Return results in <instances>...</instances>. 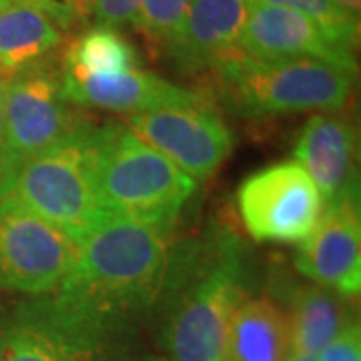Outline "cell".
Here are the masks:
<instances>
[{
  "mask_svg": "<svg viewBox=\"0 0 361 361\" xmlns=\"http://www.w3.org/2000/svg\"><path fill=\"white\" fill-rule=\"evenodd\" d=\"M171 227L109 215L78 241L75 265L54 293L127 331L135 315L161 299L171 259Z\"/></svg>",
  "mask_w": 361,
  "mask_h": 361,
  "instance_id": "cell-1",
  "label": "cell"
},
{
  "mask_svg": "<svg viewBox=\"0 0 361 361\" xmlns=\"http://www.w3.org/2000/svg\"><path fill=\"white\" fill-rule=\"evenodd\" d=\"M163 295V345L169 360L225 361L233 313L247 295V263L239 237L225 227H213L171 255Z\"/></svg>",
  "mask_w": 361,
  "mask_h": 361,
  "instance_id": "cell-2",
  "label": "cell"
},
{
  "mask_svg": "<svg viewBox=\"0 0 361 361\" xmlns=\"http://www.w3.org/2000/svg\"><path fill=\"white\" fill-rule=\"evenodd\" d=\"M92 180L106 215L173 225L197 189L189 175L127 125L97 127Z\"/></svg>",
  "mask_w": 361,
  "mask_h": 361,
  "instance_id": "cell-3",
  "label": "cell"
},
{
  "mask_svg": "<svg viewBox=\"0 0 361 361\" xmlns=\"http://www.w3.org/2000/svg\"><path fill=\"white\" fill-rule=\"evenodd\" d=\"M221 97L245 116L337 111L351 97L355 71L319 59L257 61L235 52L213 66Z\"/></svg>",
  "mask_w": 361,
  "mask_h": 361,
  "instance_id": "cell-4",
  "label": "cell"
},
{
  "mask_svg": "<svg viewBox=\"0 0 361 361\" xmlns=\"http://www.w3.org/2000/svg\"><path fill=\"white\" fill-rule=\"evenodd\" d=\"M94 133L97 127L80 121L51 149L28 161L8 189L18 203L77 243L109 217L99 203L92 180Z\"/></svg>",
  "mask_w": 361,
  "mask_h": 361,
  "instance_id": "cell-5",
  "label": "cell"
},
{
  "mask_svg": "<svg viewBox=\"0 0 361 361\" xmlns=\"http://www.w3.org/2000/svg\"><path fill=\"white\" fill-rule=\"evenodd\" d=\"M123 336L56 293H47L0 315V361H116Z\"/></svg>",
  "mask_w": 361,
  "mask_h": 361,
  "instance_id": "cell-6",
  "label": "cell"
},
{
  "mask_svg": "<svg viewBox=\"0 0 361 361\" xmlns=\"http://www.w3.org/2000/svg\"><path fill=\"white\" fill-rule=\"evenodd\" d=\"M80 123L68 109L63 75L37 65L8 78L0 139V199L28 161L51 149Z\"/></svg>",
  "mask_w": 361,
  "mask_h": 361,
  "instance_id": "cell-7",
  "label": "cell"
},
{
  "mask_svg": "<svg viewBox=\"0 0 361 361\" xmlns=\"http://www.w3.org/2000/svg\"><path fill=\"white\" fill-rule=\"evenodd\" d=\"M78 243L14 197L0 199V291L54 293L71 273Z\"/></svg>",
  "mask_w": 361,
  "mask_h": 361,
  "instance_id": "cell-8",
  "label": "cell"
},
{
  "mask_svg": "<svg viewBox=\"0 0 361 361\" xmlns=\"http://www.w3.org/2000/svg\"><path fill=\"white\" fill-rule=\"evenodd\" d=\"M247 233L257 241L301 243L322 217L323 199L297 163H277L247 177L237 191Z\"/></svg>",
  "mask_w": 361,
  "mask_h": 361,
  "instance_id": "cell-9",
  "label": "cell"
},
{
  "mask_svg": "<svg viewBox=\"0 0 361 361\" xmlns=\"http://www.w3.org/2000/svg\"><path fill=\"white\" fill-rule=\"evenodd\" d=\"M127 127L195 183L209 179L235 142L223 118L209 106V99L130 115Z\"/></svg>",
  "mask_w": 361,
  "mask_h": 361,
  "instance_id": "cell-10",
  "label": "cell"
},
{
  "mask_svg": "<svg viewBox=\"0 0 361 361\" xmlns=\"http://www.w3.org/2000/svg\"><path fill=\"white\" fill-rule=\"evenodd\" d=\"M295 267L339 295L361 289V221L357 189L325 205L315 229L301 241Z\"/></svg>",
  "mask_w": 361,
  "mask_h": 361,
  "instance_id": "cell-11",
  "label": "cell"
},
{
  "mask_svg": "<svg viewBox=\"0 0 361 361\" xmlns=\"http://www.w3.org/2000/svg\"><path fill=\"white\" fill-rule=\"evenodd\" d=\"M239 51L257 61L319 59L355 71L353 51L310 16L281 6H249Z\"/></svg>",
  "mask_w": 361,
  "mask_h": 361,
  "instance_id": "cell-12",
  "label": "cell"
},
{
  "mask_svg": "<svg viewBox=\"0 0 361 361\" xmlns=\"http://www.w3.org/2000/svg\"><path fill=\"white\" fill-rule=\"evenodd\" d=\"M63 89L68 103L115 113H147L173 104L205 101V94L173 85L147 71H123L106 75H75L63 71Z\"/></svg>",
  "mask_w": 361,
  "mask_h": 361,
  "instance_id": "cell-13",
  "label": "cell"
},
{
  "mask_svg": "<svg viewBox=\"0 0 361 361\" xmlns=\"http://www.w3.org/2000/svg\"><path fill=\"white\" fill-rule=\"evenodd\" d=\"M247 13V0H191L165 52L185 73L213 71L223 59L239 52Z\"/></svg>",
  "mask_w": 361,
  "mask_h": 361,
  "instance_id": "cell-14",
  "label": "cell"
},
{
  "mask_svg": "<svg viewBox=\"0 0 361 361\" xmlns=\"http://www.w3.org/2000/svg\"><path fill=\"white\" fill-rule=\"evenodd\" d=\"M295 159L317 187L323 205L357 189L355 137L353 127L343 116H311L297 139Z\"/></svg>",
  "mask_w": 361,
  "mask_h": 361,
  "instance_id": "cell-15",
  "label": "cell"
},
{
  "mask_svg": "<svg viewBox=\"0 0 361 361\" xmlns=\"http://www.w3.org/2000/svg\"><path fill=\"white\" fill-rule=\"evenodd\" d=\"M63 28L39 0L0 6V77L40 65L63 42Z\"/></svg>",
  "mask_w": 361,
  "mask_h": 361,
  "instance_id": "cell-16",
  "label": "cell"
},
{
  "mask_svg": "<svg viewBox=\"0 0 361 361\" xmlns=\"http://www.w3.org/2000/svg\"><path fill=\"white\" fill-rule=\"evenodd\" d=\"M291 351L289 325L269 299H245L233 313L225 361H285Z\"/></svg>",
  "mask_w": 361,
  "mask_h": 361,
  "instance_id": "cell-17",
  "label": "cell"
},
{
  "mask_svg": "<svg viewBox=\"0 0 361 361\" xmlns=\"http://www.w3.org/2000/svg\"><path fill=\"white\" fill-rule=\"evenodd\" d=\"M349 323L348 307L339 293L322 285L299 287L287 319L291 349L319 355Z\"/></svg>",
  "mask_w": 361,
  "mask_h": 361,
  "instance_id": "cell-18",
  "label": "cell"
},
{
  "mask_svg": "<svg viewBox=\"0 0 361 361\" xmlns=\"http://www.w3.org/2000/svg\"><path fill=\"white\" fill-rule=\"evenodd\" d=\"M65 71L75 75L123 73L139 66V54L116 28L94 26L71 42Z\"/></svg>",
  "mask_w": 361,
  "mask_h": 361,
  "instance_id": "cell-19",
  "label": "cell"
},
{
  "mask_svg": "<svg viewBox=\"0 0 361 361\" xmlns=\"http://www.w3.org/2000/svg\"><path fill=\"white\" fill-rule=\"evenodd\" d=\"M281 6L299 14L310 16L317 25L323 26L337 42L353 51L360 37V16L343 11L334 0H247V6Z\"/></svg>",
  "mask_w": 361,
  "mask_h": 361,
  "instance_id": "cell-20",
  "label": "cell"
},
{
  "mask_svg": "<svg viewBox=\"0 0 361 361\" xmlns=\"http://www.w3.org/2000/svg\"><path fill=\"white\" fill-rule=\"evenodd\" d=\"M189 4L191 0H139L133 25L153 47L165 51L179 30Z\"/></svg>",
  "mask_w": 361,
  "mask_h": 361,
  "instance_id": "cell-21",
  "label": "cell"
},
{
  "mask_svg": "<svg viewBox=\"0 0 361 361\" xmlns=\"http://www.w3.org/2000/svg\"><path fill=\"white\" fill-rule=\"evenodd\" d=\"M139 11V0H92L90 14L94 16L97 26L118 28L123 25H133Z\"/></svg>",
  "mask_w": 361,
  "mask_h": 361,
  "instance_id": "cell-22",
  "label": "cell"
},
{
  "mask_svg": "<svg viewBox=\"0 0 361 361\" xmlns=\"http://www.w3.org/2000/svg\"><path fill=\"white\" fill-rule=\"evenodd\" d=\"M319 361H361L360 323H349L319 353Z\"/></svg>",
  "mask_w": 361,
  "mask_h": 361,
  "instance_id": "cell-23",
  "label": "cell"
},
{
  "mask_svg": "<svg viewBox=\"0 0 361 361\" xmlns=\"http://www.w3.org/2000/svg\"><path fill=\"white\" fill-rule=\"evenodd\" d=\"M40 2L65 28L73 20L87 16L92 6V0H40Z\"/></svg>",
  "mask_w": 361,
  "mask_h": 361,
  "instance_id": "cell-24",
  "label": "cell"
},
{
  "mask_svg": "<svg viewBox=\"0 0 361 361\" xmlns=\"http://www.w3.org/2000/svg\"><path fill=\"white\" fill-rule=\"evenodd\" d=\"M285 361H319V355L291 349V351H289V355H287V360H285Z\"/></svg>",
  "mask_w": 361,
  "mask_h": 361,
  "instance_id": "cell-25",
  "label": "cell"
},
{
  "mask_svg": "<svg viewBox=\"0 0 361 361\" xmlns=\"http://www.w3.org/2000/svg\"><path fill=\"white\" fill-rule=\"evenodd\" d=\"M334 2H336L337 6H341L343 11H348V13L360 16L361 0H334Z\"/></svg>",
  "mask_w": 361,
  "mask_h": 361,
  "instance_id": "cell-26",
  "label": "cell"
},
{
  "mask_svg": "<svg viewBox=\"0 0 361 361\" xmlns=\"http://www.w3.org/2000/svg\"><path fill=\"white\" fill-rule=\"evenodd\" d=\"M8 78L0 77V139H2V125H4V90Z\"/></svg>",
  "mask_w": 361,
  "mask_h": 361,
  "instance_id": "cell-27",
  "label": "cell"
},
{
  "mask_svg": "<svg viewBox=\"0 0 361 361\" xmlns=\"http://www.w3.org/2000/svg\"><path fill=\"white\" fill-rule=\"evenodd\" d=\"M11 2H16V0H0V6H4V4H11ZM40 4H42V2H40ZM42 6H44V4H42ZM44 8H47V6H44ZM47 11H49V8H47Z\"/></svg>",
  "mask_w": 361,
  "mask_h": 361,
  "instance_id": "cell-28",
  "label": "cell"
}]
</instances>
